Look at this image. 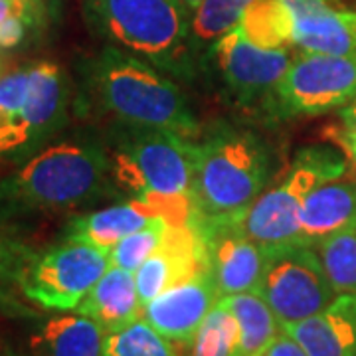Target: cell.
<instances>
[{
    "mask_svg": "<svg viewBox=\"0 0 356 356\" xmlns=\"http://www.w3.org/2000/svg\"><path fill=\"white\" fill-rule=\"evenodd\" d=\"M111 182L105 140L89 133L65 137L0 178V218L86 206L107 196Z\"/></svg>",
    "mask_w": 356,
    "mask_h": 356,
    "instance_id": "6da1fadb",
    "label": "cell"
},
{
    "mask_svg": "<svg viewBox=\"0 0 356 356\" xmlns=\"http://www.w3.org/2000/svg\"><path fill=\"white\" fill-rule=\"evenodd\" d=\"M83 72L93 102L117 123L163 129L188 139L200 135V121L186 93L137 56L107 44Z\"/></svg>",
    "mask_w": 356,
    "mask_h": 356,
    "instance_id": "7a4b0ae2",
    "label": "cell"
},
{
    "mask_svg": "<svg viewBox=\"0 0 356 356\" xmlns=\"http://www.w3.org/2000/svg\"><path fill=\"white\" fill-rule=\"evenodd\" d=\"M273 151L257 131L228 121L194 140L192 202L198 214L236 216L266 191L273 177Z\"/></svg>",
    "mask_w": 356,
    "mask_h": 356,
    "instance_id": "3957f363",
    "label": "cell"
},
{
    "mask_svg": "<svg viewBox=\"0 0 356 356\" xmlns=\"http://www.w3.org/2000/svg\"><path fill=\"white\" fill-rule=\"evenodd\" d=\"M83 4L88 20L111 46L180 81L196 77L192 10L180 0H83Z\"/></svg>",
    "mask_w": 356,
    "mask_h": 356,
    "instance_id": "277c9868",
    "label": "cell"
},
{
    "mask_svg": "<svg viewBox=\"0 0 356 356\" xmlns=\"http://www.w3.org/2000/svg\"><path fill=\"white\" fill-rule=\"evenodd\" d=\"M113 184L131 198L163 208L192 198L194 140L163 129L117 123L107 131ZM168 220V218H166Z\"/></svg>",
    "mask_w": 356,
    "mask_h": 356,
    "instance_id": "5b68a950",
    "label": "cell"
},
{
    "mask_svg": "<svg viewBox=\"0 0 356 356\" xmlns=\"http://www.w3.org/2000/svg\"><path fill=\"white\" fill-rule=\"evenodd\" d=\"M72 83L54 62H32L0 77V163H24L70 119Z\"/></svg>",
    "mask_w": 356,
    "mask_h": 356,
    "instance_id": "8992f818",
    "label": "cell"
},
{
    "mask_svg": "<svg viewBox=\"0 0 356 356\" xmlns=\"http://www.w3.org/2000/svg\"><path fill=\"white\" fill-rule=\"evenodd\" d=\"M348 170L346 154L332 145H309L295 154L285 178L264 191L236 222L264 248L299 242V212L309 192L339 180Z\"/></svg>",
    "mask_w": 356,
    "mask_h": 356,
    "instance_id": "52a82bcc",
    "label": "cell"
},
{
    "mask_svg": "<svg viewBox=\"0 0 356 356\" xmlns=\"http://www.w3.org/2000/svg\"><path fill=\"white\" fill-rule=\"evenodd\" d=\"M254 291L271 307L281 327L317 315L339 297L317 250L305 243L266 248L261 277Z\"/></svg>",
    "mask_w": 356,
    "mask_h": 356,
    "instance_id": "ba28073f",
    "label": "cell"
},
{
    "mask_svg": "<svg viewBox=\"0 0 356 356\" xmlns=\"http://www.w3.org/2000/svg\"><path fill=\"white\" fill-rule=\"evenodd\" d=\"M293 60L289 48L257 46L238 26L206 51L200 70L216 77L224 95L240 107L266 109Z\"/></svg>",
    "mask_w": 356,
    "mask_h": 356,
    "instance_id": "9c48e42d",
    "label": "cell"
},
{
    "mask_svg": "<svg viewBox=\"0 0 356 356\" xmlns=\"http://www.w3.org/2000/svg\"><path fill=\"white\" fill-rule=\"evenodd\" d=\"M111 267L109 250L65 240L32 257L22 281L26 301L46 311H76Z\"/></svg>",
    "mask_w": 356,
    "mask_h": 356,
    "instance_id": "30bf717a",
    "label": "cell"
},
{
    "mask_svg": "<svg viewBox=\"0 0 356 356\" xmlns=\"http://www.w3.org/2000/svg\"><path fill=\"white\" fill-rule=\"evenodd\" d=\"M356 97V56L301 54L266 105L269 117L329 113Z\"/></svg>",
    "mask_w": 356,
    "mask_h": 356,
    "instance_id": "8fae6325",
    "label": "cell"
},
{
    "mask_svg": "<svg viewBox=\"0 0 356 356\" xmlns=\"http://www.w3.org/2000/svg\"><path fill=\"white\" fill-rule=\"evenodd\" d=\"M194 224L206 245V264L222 297L254 291L261 277L266 248L248 238L236 216L196 214Z\"/></svg>",
    "mask_w": 356,
    "mask_h": 356,
    "instance_id": "7c38bea8",
    "label": "cell"
},
{
    "mask_svg": "<svg viewBox=\"0 0 356 356\" xmlns=\"http://www.w3.org/2000/svg\"><path fill=\"white\" fill-rule=\"evenodd\" d=\"M202 271H208L206 245L194 220L188 224H168L156 252L135 271L140 307Z\"/></svg>",
    "mask_w": 356,
    "mask_h": 356,
    "instance_id": "4fadbf2b",
    "label": "cell"
},
{
    "mask_svg": "<svg viewBox=\"0 0 356 356\" xmlns=\"http://www.w3.org/2000/svg\"><path fill=\"white\" fill-rule=\"evenodd\" d=\"M222 295L210 271L168 287L143 307V318L168 341L192 344L196 332Z\"/></svg>",
    "mask_w": 356,
    "mask_h": 356,
    "instance_id": "5bb4252c",
    "label": "cell"
},
{
    "mask_svg": "<svg viewBox=\"0 0 356 356\" xmlns=\"http://www.w3.org/2000/svg\"><path fill=\"white\" fill-rule=\"evenodd\" d=\"M293 22V46L305 54L356 56V10L329 0H281Z\"/></svg>",
    "mask_w": 356,
    "mask_h": 356,
    "instance_id": "9a60e30c",
    "label": "cell"
},
{
    "mask_svg": "<svg viewBox=\"0 0 356 356\" xmlns=\"http://www.w3.org/2000/svg\"><path fill=\"white\" fill-rule=\"evenodd\" d=\"M309 356L356 355V295H339L313 317L283 325Z\"/></svg>",
    "mask_w": 356,
    "mask_h": 356,
    "instance_id": "2e32d148",
    "label": "cell"
},
{
    "mask_svg": "<svg viewBox=\"0 0 356 356\" xmlns=\"http://www.w3.org/2000/svg\"><path fill=\"white\" fill-rule=\"evenodd\" d=\"M159 216L166 218L163 208H159L156 204L129 198L127 202L113 204L103 210L74 216L65 226V240L89 243L111 252V248L119 240L145 228L151 220Z\"/></svg>",
    "mask_w": 356,
    "mask_h": 356,
    "instance_id": "e0dca14e",
    "label": "cell"
},
{
    "mask_svg": "<svg viewBox=\"0 0 356 356\" xmlns=\"http://www.w3.org/2000/svg\"><path fill=\"white\" fill-rule=\"evenodd\" d=\"M356 222V182L331 180L307 194L299 212V242L317 245Z\"/></svg>",
    "mask_w": 356,
    "mask_h": 356,
    "instance_id": "ac0fdd59",
    "label": "cell"
},
{
    "mask_svg": "<svg viewBox=\"0 0 356 356\" xmlns=\"http://www.w3.org/2000/svg\"><path fill=\"white\" fill-rule=\"evenodd\" d=\"M76 313L95 321L105 334L119 331L143 317L135 273L123 267H109L79 303Z\"/></svg>",
    "mask_w": 356,
    "mask_h": 356,
    "instance_id": "d6986e66",
    "label": "cell"
},
{
    "mask_svg": "<svg viewBox=\"0 0 356 356\" xmlns=\"http://www.w3.org/2000/svg\"><path fill=\"white\" fill-rule=\"evenodd\" d=\"M105 332L83 315L48 318L30 339L32 356H103Z\"/></svg>",
    "mask_w": 356,
    "mask_h": 356,
    "instance_id": "ffe728a7",
    "label": "cell"
},
{
    "mask_svg": "<svg viewBox=\"0 0 356 356\" xmlns=\"http://www.w3.org/2000/svg\"><path fill=\"white\" fill-rule=\"evenodd\" d=\"M222 303L232 311L238 323V337L232 356H257L277 332L283 329L271 307L255 291L222 297Z\"/></svg>",
    "mask_w": 356,
    "mask_h": 356,
    "instance_id": "44dd1931",
    "label": "cell"
},
{
    "mask_svg": "<svg viewBox=\"0 0 356 356\" xmlns=\"http://www.w3.org/2000/svg\"><path fill=\"white\" fill-rule=\"evenodd\" d=\"M252 2L254 0H202L192 10L191 54L198 70L206 51L242 24Z\"/></svg>",
    "mask_w": 356,
    "mask_h": 356,
    "instance_id": "7402d4cb",
    "label": "cell"
},
{
    "mask_svg": "<svg viewBox=\"0 0 356 356\" xmlns=\"http://www.w3.org/2000/svg\"><path fill=\"white\" fill-rule=\"evenodd\" d=\"M36 252L13 232L0 228V311L8 315H32L26 307L22 281Z\"/></svg>",
    "mask_w": 356,
    "mask_h": 356,
    "instance_id": "603a6c76",
    "label": "cell"
},
{
    "mask_svg": "<svg viewBox=\"0 0 356 356\" xmlns=\"http://www.w3.org/2000/svg\"><path fill=\"white\" fill-rule=\"evenodd\" d=\"M337 295H356V222L315 245Z\"/></svg>",
    "mask_w": 356,
    "mask_h": 356,
    "instance_id": "cb8c5ba5",
    "label": "cell"
},
{
    "mask_svg": "<svg viewBox=\"0 0 356 356\" xmlns=\"http://www.w3.org/2000/svg\"><path fill=\"white\" fill-rule=\"evenodd\" d=\"M242 30L248 38L264 48L293 46V22L281 0H254L245 10Z\"/></svg>",
    "mask_w": 356,
    "mask_h": 356,
    "instance_id": "d4e9b609",
    "label": "cell"
},
{
    "mask_svg": "<svg viewBox=\"0 0 356 356\" xmlns=\"http://www.w3.org/2000/svg\"><path fill=\"white\" fill-rule=\"evenodd\" d=\"M103 356H180L172 341L140 317L119 331L105 334Z\"/></svg>",
    "mask_w": 356,
    "mask_h": 356,
    "instance_id": "484cf974",
    "label": "cell"
},
{
    "mask_svg": "<svg viewBox=\"0 0 356 356\" xmlns=\"http://www.w3.org/2000/svg\"><path fill=\"white\" fill-rule=\"evenodd\" d=\"M238 337V323L228 307L218 301L204 318L192 341V356H232V348Z\"/></svg>",
    "mask_w": 356,
    "mask_h": 356,
    "instance_id": "4316f807",
    "label": "cell"
},
{
    "mask_svg": "<svg viewBox=\"0 0 356 356\" xmlns=\"http://www.w3.org/2000/svg\"><path fill=\"white\" fill-rule=\"evenodd\" d=\"M168 228V220L163 216L151 220L145 228L137 229L115 243L109 252L111 266L123 267L127 271H137L145 259H149L161 245L165 232Z\"/></svg>",
    "mask_w": 356,
    "mask_h": 356,
    "instance_id": "83f0119b",
    "label": "cell"
},
{
    "mask_svg": "<svg viewBox=\"0 0 356 356\" xmlns=\"http://www.w3.org/2000/svg\"><path fill=\"white\" fill-rule=\"evenodd\" d=\"M30 30H34V26L30 24L26 18H20V16H13V18L2 20L0 22V48L2 50L18 48L28 38Z\"/></svg>",
    "mask_w": 356,
    "mask_h": 356,
    "instance_id": "f1b7e54d",
    "label": "cell"
},
{
    "mask_svg": "<svg viewBox=\"0 0 356 356\" xmlns=\"http://www.w3.org/2000/svg\"><path fill=\"white\" fill-rule=\"evenodd\" d=\"M257 356H309L305 348L293 339L287 331L281 329L269 343L261 348Z\"/></svg>",
    "mask_w": 356,
    "mask_h": 356,
    "instance_id": "f546056e",
    "label": "cell"
},
{
    "mask_svg": "<svg viewBox=\"0 0 356 356\" xmlns=\"http://www.w3.org/2000/svg\"><path fill=\"white\" fill-rule=\"evenodd\" d=\"M327 137L331 139L332 145H337L339 149H343L346 159L356 166V133L353 131H346V129H329L327 131Z\"/></svg>",
    "mask_w": 356,
    "mask_h": 356,
    "instance_id": "4dcf8cb0",
    "label": "cell"
},
{
    "mask_svg": "<svg viewBox=\"0 0 356 356\" xmlns=\"http://www.w3.org/2000/svg\"><path fill=\"white\" fill-rule=\"evenodd\" d=\"M341 121H343V127L346 131H353L356 133V97L355 99H350V102L346 103L344 107H341Z\"/></svg>",
    "mask_w": 356,
    "mask_h": 356,
    "instance_id": "1f68e13d",
    "label": "cell"
},
{
    "mask_svg": "<svg viewBox=\"0 0 356 356\" xmlns=\"http://www.w3.org/2000/svg\"><path fill=\"white\" fill-rule=\"evenodd\" d=\"M180 2H182L184 6H188L191 10H194V8H196V6H198V4H200L202 0H180Z\"/></svg>",
    "mask_w": 356,
    "mask_h": 356,
    "instance_id": "d6a6232c",
    "label": "cell"
},
{
    "mask_svg": "<svg viewBox=\"0 0 356 356\" xmlns=\"http://www.w3.org/2000/svg\"><path fill=\"white\" fill-rule=\"evenodd\" d=\"M355 356H356V355H355Z\"/></svg>",
    "mask_w": 356,
    "mask_h": 356,
    "instance_id": "836d02e7",
    "label": "cell"
}]
</instances>
